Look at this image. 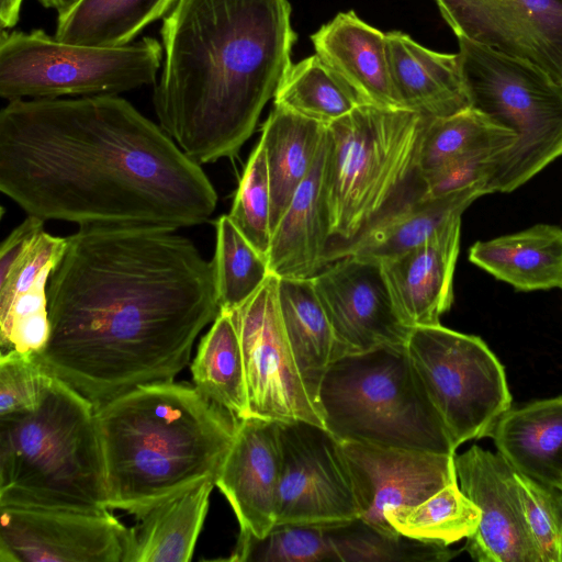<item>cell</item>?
I'll return each instance as SVG.
<instances>
[{"mask_svg": "<svg viewBox=\"0 0 562 562\" xmlns=\"http://www.w3.org/2000/svg\"><path fill=\"white\" fill-rule=\"evenodd\" d=\"M324 137V125L273 104L259 139L265 149L271 188V234L310 173Z\"/></svg>", "mask_w": 562, "mask_h": 562, "instance_id": "28", "label": "cell"}, {"mask_svg": "<svg viewBox=\"0 0 562 562\" xmlns=\"http://www.w3.org/2000/svg\"><path fill=\"white\" fill-rule=\"evenodd\" d=\"M384 516L405 537L449 546L476 530L481 513L457 481L417 505L393 509Z\"/></svg>", "mask_w": 562, "mask_h": 562, "instance_id": "34", "label": "cell"}, {"mask_svg": "<svg viewBox=\"0 0 562 562\" xmlns=\"http://www.w3.org/2000/svg\"><path fill=\"white\" fill-rule=\"evenodd\" d=\"M247 240L267 258L271 239V188L263 146L251 151L227 214Z\"/></svg>", "mask_w": 562, "mask_h": 562, "instance_id": "38", "label": "cell"}, {"mask_svg": "<svg viewBox=\"0 0 562 562\" xmlns=\"http://www.w3.org/2000/svg\"><path fill=\"white\" fill-rule=\"evenodd\" d=\"M349 467L359 518L397 532L386 512L417 505L457 482L454 456L424 450L340 441Z\"/></svg>", "mask_w": 562, "mask_h": 562, "instance_id": "17", "label": "cell"}, {"mask_svg": "<svg viewBox=\"0 0 562 562\" xmlns=\"http://www.w3.org/2000/svg\"><path fill=\"white\" fill-rule=\"evenodd\" d=\"M215 252L211 261L220 311L243 305L271 274L267 258L238 231L227 214L215 222Z\"/></svg>", "mask_w": 562, "mask_h": 562, "instance_id": "35", "label": "cell"}, {"mask_svg": "<svg viewBox=\"0 0 562 562\" xmlns=\"http://www.w3.org/2000/svg\"><path fill=\"white\" fill-rule=\"evenodd\" d=\"M194 387L209 401L249 417L245 364L239 336L229 312L220 311L201 338L190 366Z\"/></svg>", "mask_w": 562, "mask_h": 562, "instance_id": "31", "label": "cell"}, {"mask_svg": "<svg viewBox=\"0 0 562 562\" xmlns=\"http://www.w3.org/2000/svg\"><path fill=\"white\" fill-rule=\"evenodd\" d=\"M44 8L53 9L57 12V18L68 13L81 0H37Z\"/></svg>", "mask_w": 562, "mask_h": 562, "instance_id": "43", "label": "cell"}, {"mask_svg": "<svg viewBox=\"0 0 562 562\" xmlns=\"http://www.w3.org/2000/svg\"><path fill=\"white\" fill-rule=\"evenodd\" d=\"M508 148H479L451 159L431 172L420 173L424 180V196L436 198L476 183L485 184L497 158Z\"/></svg>", "mask_w": 562, "mask_h": 562, "instance_id": "41", "label": "cell"}, {"mask_svg": "<svg viewBox=\"0 0 562 562\" xmlns=\"http://www.w3.org/2000/svg\"><path fill=\"white\" fill-rule=\"evenodd\" d=\"M315 53L364 103L403 109L389 68L386 37L355 11L340 12L311 35Z\"/></svg>", "mask_w": 562, "mask_h": 562, "instance_id": "23", "label": "cell"}, {"mask_svg": "<svg viewBox=\"0 0 562 562\" xmlns=\"http://www.w3.org/2000/svg\"><path fill=\"white\" fill-rule=\"evenodd\" d=\"M214 486L202 480L136 514L126 562L191 561Z\"/></svg>", "mask_w": 562, "mask_h": 562, "instance_id": "25", "label": "cell"}, {"mask_svg": "<svg viewBox=\"0 0 562 562\" xmlns=\"http://www.w3.org/2000/svg\"><path fill=\"white\" fill-rule=\"evenodd\" d=\"M231 561H338L325 524H279L262 539L239 537Z\"/></svg>", "mask_w": 562, "mask_h": 562, "instance_id": "37", "label": "cell"}, {"mask_svg": "<svg viewBox=\"0 0 562 562\" xmlns=\"http://www.w3.org/2000/svg\"><path fill=\"white\" fill-rule=\"evenodd\" d=\"M0 191L27 215L177 231L217 193L202 165L119 95L21 99L0 111Z\"/></svg>", "mask_w": 562, "mask_h": 562, "instance_id": "2", "label": "cell"}, {"mask_svg": "<svg viewBox=\"0 0 562 562\" xmlns=\"http://www.w3.org/2000/svg\"><path fill=\"white\" fill-rule=\"evenodd\" d=\"M280 474L278 422L254 416L239 419L215 479L235 513L239 537L262 539L276 525Z\"/></svg>", "mask_w": 562, "mask_h": 562, "instance_id": "19", "label": "cell"}, {"mask_svg": "<svg viewBox=\"0 0 562 562\" xmlns=\"http://www.w3.org/2000/svg\"><path fill=\"white\" fill-rule=\"evenodd\" d=\"M427 117L360 104L325 126L327 265L376 222L425 191L417 154Z\"/></svg>", "mask_w": 562, "mask_h": 562, "instance_id": "6", "label": "cell"}, {"mask_svg": "<svg viewBox=\"0 0 562 562\" xmlns=\"http://www.w3.org/2000/svg\"><path fill=\"white\" fill-rule=\"evenodd\" d=\"M460 490L480 509L465 550L477 562H541L522 510L514 470L498 453L476 445L454 454Z\"/></svg>", "mask_w": 562, "mask_h": 562, "instance_id": "18", "label": "cell"}, {"mask_svg": "<svg viewBox=\"0 0 562 562\" xmlns=\"http://www.w3.org/2000/svg\"><path fill=\"white\" fill-rule=\"evenodd\" d=\"M487 194L484 183L436 198L414 196L376 222L362 237L341 251L339 258L357 256L383 261L428 240L446 224L460 217L477 198Z\"/></svg>", "mask_w": 562, "mask_h": 562, "instance_id": "26", "label": "cell"}, {"mask_svg": "<svg viewBox=\"0 0 562 562\" xmlns=\"http://www.w3.org/2000/svg\"><path fill=\"white\" fill-rule=\"evenodd\" d=\"M457 37L529 61L562 85V0H435Z\"/></svg>", "mask_w": 562, "mask_h": 562, "instance_id": "16", "label": "cell"}, {"mask_svg": "<svg viewBox=\"0 0 562 562\" xmlns=\"http://www.w3.org/2000/svg\"><path fill=\"white\" fill-rule=\"evenodd\" d=\"M0 505L110 509L95 405L53 374L35 408L0 417Z\"/></svg>", "mask_w": 562, "mask_h": 562, "instance_id": "5", "label": "cell"}, {"mask_svg": "<svg viewBox=\"0 0 562 562\" xmlns=\"http://www.w3.org/2000/svg\"><path fill=\"white\" fill-rule=\"evenodd\" d=\"M317 405L325 428L339 441L456 454L405 345L333 361L321 383Z\"/></svg>", "mask_w": 562, "mask_h": 562, "instance_id": "7", "label": "cell"}, {"mask_svg": "<svg viewBox=\"0 0 562 562\" xmlns=\"http://www.w3.org/2000/svg\"><path fill=\"white\" fill-rule=\"evenodd\" d=\"M128 547L109 509L0 505V562H126Z\"/></svg>", "mask_w": 562, "mask_h": 562, "instance_id": "14", "label": "cell"}, {"mask_svg": "<svg viewBox=\"0 0 562 562\" xmlns=\"http://www.w3.org/2000/svg\"><path fill=\"white\" fill-rule=\"evenodd\" d=\"M313 284L335 337L334 361L385 346L406 345L381 262L346 256L329 262Z\"/></svg>", "mask_w": 562, "mask_h": 562, "instance_id": "15", "label": "cell"}, {"mask_svg": "<svg viewBox=\"0 0 562 562\" xmlns=\"http://www.w3.org/2000/svg\"><path fill=\"white\" fill-rule=\"evenodd\" d=\"M178 0H81L57 18L55 38L69 44L122 46L153 22L164 19Z\"/></svg>", "mask_w": 562, "mask_h": 562, "instance_id": "30", "label": "cell"}, {"mask_svg": "<svg viewBox=\"0 0 562 562\" xmlns=\"http://www.w3.org/2000/svg\"><path fill=\"white\" fill-rule=\"evenodd\" d=\"M385 37L390 75L403 109L432 119L471 108L459 53L431 50L401 31Z\"/></svg>", "mask_w": 562, "mask_h": 562, "instance_id": "22", "label": "cell"}, {"mask_svg": "<svg viewBox=\"0 0 562 562\" xmlns=\"http://www.w3.org/2000/svg\"><path fill=\"white\" fill-rule=\"evenodd\" d=\"M458 42L471 108L516 134L485 183L487 193L512 192L562 155V85L529 61Z\"/></svg>", "mask_w": 562, "mask_h": 562, "instance_id": "8", "label": "cell"}, {"mask_svg": "<svg viewBox=\"0 0 562 562\" xmlns=\"http://www.w3.org/2000/svg\"><path fill=\"white\" fill-rule=\"evenodd\" d=\"M405 347L456 450L487 437L510 408L504 367L480 337L440 324L419 326L411 329Z\"/></svg>", "mask_w": 562, "mask_h": 562, "instance_id": "10", "label": "cell"}, {"mask_svg": "<svg viewBox=\"0 0 562 562\" xmlns=\"http://www.w3.org/2000/svg\"><path fill=\"white\" fill-rule=\"evenodd\" d=\"M23 0H0V26L2 30L13 27L20 19Z\"/></svg>", "mask_w": 562, "mask_h": 562, "instance_id": "42", "label": "cell"}, {"mask_svg": "<svg viewBox=\"0 0 562 562\" xmlns=\"http://www.w3.org/2000/svg\"><path fill=\"white\" fill-rule=\"evenodd\" d=\"M245 364L249 416L274 422L303 420L324 426L297 369L279 306L278 277L229 312Z\"/></svg>", "mask_w": 562, "mask_h": 562, "instance_id": "11", "label": "cell"}, {"mask_svg": "<svg viewBox=\"0 0 562 562\" xmlns=\"http://www.w3.org/2000/svg\"><path fill=\"white\" fill-rule=\"evenodd\" d=\"M50 376L35 356H0V417L35 408Z\"/></svg>", "mask_w": 562, "mask_h": 562, "instance_id": "40", "label": "cell"}, {"mask_svg": "<svg viewBox=\"0 0 562 562\" xmlns=\"http://www.w3.org/2000/svg\"><path fill=\"white\" fill-rule=\"evenodd\" d=\"M27 215L0 247V356H37L49 338L47 285L67 245Z\"/></svg>", "mask_w": 562, "mask_h": 562, "instance_id": "13", "label": "cell"}, {"mask_svg": "<svg viewBox=\"0 0 562 562\" xmlns=\"http://www.w3.org/2000/svg\"><path fill=\"white\" fill-rule=\"evenodd\" d=\"M278 296L283 327L297 369L318 409V390L335 355L330 323L317 297L313 279L278 278Z\"/></svg>", "mask_w": 562, "mask_h": 562, "instance_id": "29", "label": "cell"}, {"mask_svg": "<svg viewBox=\"0 0 562 562\" xmlns=\"http://www.w3.org/2000/svg\"><path fill=\"white\" fill-rule=\"evenodd\" d=\"M469 259L518 291L562 289V228L538 224L477 241Z\"/></svg>", "mask_w": 562, "mask_h": 562, "instance_id": "27", "label": "cell"}, {"mask_svg": "<svg viewBox=\"0 0 562 562\" xmlns=\"http://www.w3.org/2000/svg\"><path fill=\"white\" fill-rule=\"evenodd\" d=\"M164 49L155 37L122 46L64 43L43 30L1 31L0 97L119 95L155 85Z\"/></svg>", "mask_w": 562, "mask_h": 562, "instance_id": "9", "label": "cell"}, {"mask_svg": "<svg viewBox=\"0 0 562 562\" xmlns=\"http://www.w3.org/2000/svg\"><path fill=\"white\" fill-rule=\"evenodd\" d=\"M153 103L200 165L235 157L291 67L288 0H178L162 19Z\"/></svg>", "mask_w": 562, "mask_h": 562, "instance_id": "3", "label": "cell"}, {"mask_svg": "<svg viewBox=\"0 0 562 562\" xmlns=\"http://www.w3.org/2000/svg\"><path fill=\"white\" fill-rule=\"evenodd\" d=\"M340 562L448 561V546L382 531L361 518L325 524Z\"/></svg>", "mask_w": 562, "mask_h": 562, "instance_id": "36", "label": "cell"}, {"mask_svg": "<svg viewBox=\"0 0 562 562\" xmlns=\"http://www.w3.org/2000/svg\"><path fill=\"white\" fill-rule=\"evenodd\" d=\"M327 143L272 231L267 261L280 279H313L326 266L329 217L325 193Z\"/></svg>", "mask_w": 562, "mask_h": 562, "instance_id": "21", "label": "cell"}, {"mask_svg": "<svg viewBox=\"0 0 562 562\" xmlns=\"http://www.w3.org/2000/svg\"><path fill=\"white\" fill-rule=\"evenodd\" d=\"M177 231L83 226L47 285L49 338L35 356L95 406L172 381L220 313L211 261Z\"/></svg>", "mask_w": 562, "mask_h": 562, "instance_id": "1", "label": "cell"}, {"mask_svg": "<svg viewBox=\"0 0 562 562\" xmlns=\"http://www.w3.org/2000/svg\"><path fill=\"white\" fill-rule=\"evenodd\" d=\"M515 476L525 518L541 562H562V491L516 472Z\"/></svg>", "mask_w": 562, "mask_h": 562, "instance_id": "39", "label": "cell"}, {"mask_svg": "<svg viewBox=\"0 0 562 562\" xmlns=\"http://www.w3.org/2000/svg\"><path fill=\"white\" fill-rule=\"evenodd\" d=\"M516 139L513 131L497 124L474 108L449 116L427 117L417 154V168L425 175L456 157L479 148H510Z\"/></svg>", "mask_w": 562, "mask_h": 562, "instance_id": "33", "label": "cell"}, {"mask_svg": "<svg viewBox=\"0 0 562 562\" xmlns=\"http://www.w3.org/2000/svg\"><path fill=\"white\" fill-rule=\"evenodd\" d=\"M487 437L516 473L562 491V396L509 408Z\"/></svg>", "mask_w": 562, "mask_h": 562, "instance_id": "24", "label": "cell"}, {"mask_svg": "<svg viewBox=\"0 0 562 562\" xmlns=\"http://www.w3.org/2000/svg\"><path fill=\"white\" fill-rule=\"evenodd\" d=\"M460 227L461 216L424 244L380 261L394 307L409 328L439 325L450 310Z\"/></svg>", "mask_w": 562, "mask_h": 562, "instance_id": "20", "label": "cell"}, {"mask_svg": "<svg viewBox=\"0 0 562 562\" xmlns=\"http://www.w3.org/2000/svg\"><path fill=\"white\" fill-rule=\"evenodd\" d=\"M110 509L136 515L216 475L239 419L194 385H138L95 406Z\"/></svg>", "mask_w": 562, "mask_h": 562, "instance_id": "4", "label": "cell"}, {"mask_svg": "<svg viewBox=\"0 0 562 562\" xmlns=\"http://www.w3.org/2000/svg\"><path fill=\"white\" fill-rule=\"evenodd\" d=\"M281 474L276 525L329 524L359 517L341 442L325 427L278 422Z\"/></svg>", "mask_w": 562, "mask_h": 562, "instance_id": "12", "label": "cell"}, {"mask_svg": "<svg viewBox=\"0 0 562 562\" xmlns=\"http://www.w3.org/2000/svg\"><path fill=\"white\" fill-rule=\"evenodd\" d=\"M273 99V104L324 126L364 104L360 95L316 54L291 65Z\"/></svg>", "mask_w": 562, "mask_h": 562, "instance_id": "32", "label": "cell"}]
</instances>
